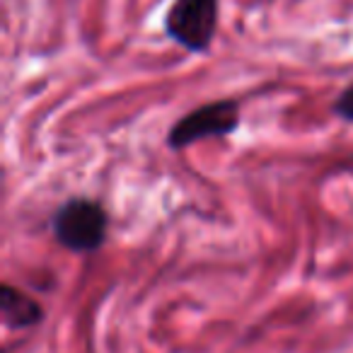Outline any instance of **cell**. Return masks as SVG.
<instances>
[{"instance_id": "6da1fadb", "label": "cell", "mask_w": 353, "mask_h": 353, "mask_svg": "<svg viewBox=\"0 0 353 353\" xmlns=\"http://www.w3.org/2000/svg\"><path fill=\"white\" fill-rule=\"evenodd\" d=\"M109 213L97 199L73 196L63 201L51 216V235L73 254H94L109 235Z\"/></svg>"}, {"instance_id": "7a4b0ae2", "label": "cell", "mask_w": 353, "mask_h": 353, "mask_svg": "<svg viewBox=\"0 0 353 353\" xmlns=\"http://www.w3.org/2000/svg\"><path fill=\"white\" fill-rule=\"evenodd\" d=\"M221 0H172L162 17L165 34L189 54H208L218 34Z\"/></svg>"}, {"instance_id": "5b68a950", "label": "cell", "mask_w": 353, "mask_h": 353, "mask_svg": "<svg viewBox=\"0 0 353 353\" xmlns=\"http://www.w3.org/2000/svg\"><path fill=\"white\" fill-rule=\"evenodd\" d=\"M332 114L336 119H341V121L353 123V83L346 85V88H343L341 92H339L336 97H334Z\"/></svg>"}, {"instance_id": "277c9868", "label": "cell", "mask_w": 353, "mask_h": 353, "mask_svg": "<svg viewBox=\"0 0 353 353\" xmlns=\"http://www.w3.org/2000/svg\"><path fill=\"white\" fill-rule=\"evenodd\" d=\"M0 314L3 322L12 332H25L44 319V307L37 298L25 293L22 288L12 283L0 285Z\"/></svg>"}, {"instance_id": "3957f363", "label": "cell", "mask_w": 353, "mask_h": 353, "mask_svg": "<svg viewBox=\"0 0 353 353\" xmlns=\"http://www.w3.org/2000/svg\"><path fill=\"white\" fill-rule=\"evenodd\" d=\"M242 123V107L237 99H216L201 107L192 109L184 117H179L167 131V148L172 150H184L194 143L208 141V138H225L240 128Z\"/></svg>"}]
</instances>
